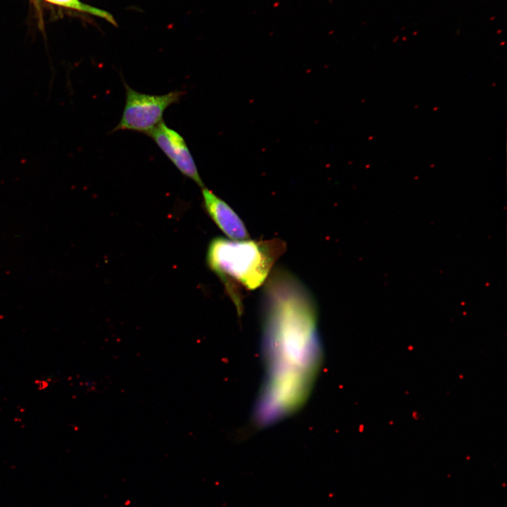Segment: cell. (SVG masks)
<instances>
[{
    "mask_svg": "<svg viewBox=\"0 0 507 507\" xmlns=\"http://www.w3.org/2000/svg\"><path fill=\"white\" fill-rule=\"evenodd\" d=\"M285 249L279 239L232 241L215 237L208 244L206 261L240 311L242 301L237 288L254 290L261 286Z\"/></svg>",
    "mask_w": 507,
    "mask_h": 507,
    "instance_id": "cell-2",
    "label": "cell"
},
{
    "mask_svg": "<svg viewBox=\"0 0 507 507\" xmlns=\"http://www.w3.org/2000/svg\"><path fill=\"white\" fill-rule=\"evenodd\" d=\"M158 148L184 176L204 187L195 161L183 137L161 122L149 134Z\"/></svg>",
    "mask_w": 507,
    "mask_h": 507,
    "instance_id": "cell-4",
    "label": "cell"
},
{
    "mask_svg": "<svg viewBox=\"0 0 507 507\" xmlns=\"http://www.w3.org/2000/svg\"><path fill=\"white\" fill-rule=\"evenodd\" d=\"M125 102L122 116L112 132L130 130L149 134L163 122L165 110L179 102L185 92L171 91L164 94L139 92L124 82Z\"/></svg>",
    "mask_w": 507,
    "mask_h": 507,
    "instance_id": "cell-3",
    "label": "cell"
},
{
    "mask_svg": "<svg viewBox=\"0 0 507 507\" xmlns=\"http://www.w3.org/2000/svg\"><path fill=\"white\" fill-rule=\"evenodd\" d=\"M204 206L216 225L233 239H246L249 234L241 218L229 205L210 189L203 187Z\"/></svg>",
    "mask_w": 507,
    "mask_h": 507,
    "instance_id": "cell-5",
    "label": "cell"
},
{
    "mask_svg": "<svg viewBox=\"0 0 507 507\" xmlns=\"http://www.w3.org/2000/svg\"><path fill=\"white\" fill-rule=\"evenodd\" d=\"M315 301L288 271L277 270L263 297L265 381L256 418L270 424L292 413L309 394L321 360Z\"/></svg>",
    "mask_w": 507,
    "mask_h": 507,
    "instance_id": "cell-1",
    "label": "cell"
},
{
    "mask_svg": "<svg viewBox=\"0 0 507 507\" xmlns=\"http://www.w3.org/2000/svg\"><path fill=\"white\" fill-rule=\"evenodd\" d=\"M49 3L63 6L65 8L73 9L83 13H87L105 19L110 23L117 25L113 15L108 12L91 6L89 5L82 3L80 0H44Z\"/></svg>",
    "mask_w": 507,
    "mask_h": 507,
    "instance_id": "cell-6",
    "label": "cell"
}]
</instances>
